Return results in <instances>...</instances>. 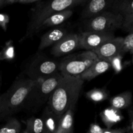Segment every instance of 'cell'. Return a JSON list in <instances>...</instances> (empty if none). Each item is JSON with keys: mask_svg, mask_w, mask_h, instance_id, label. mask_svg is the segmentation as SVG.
<instances>
[{"mask_svg": "<svg viewBox=\"0 0 133 133\" xmlns=\"http://www.w3.org/2000/svg\"><path fill=\"white\" fill-rule=\"evenodd\" d=\"M15 57V49L12 41H9L5 44L0 51V62L3 61H10Z\"/></svg>", "mask_w": 133, "mask_h": 133, "instance_id": "cell-23", "label": "cell"}, {"mask_svg": "<svg viewBox=\"0 0 133 133\" xmlns=\"http://www.w3.org/2000/svg\"><path fill=\"white\" fill-rule=\"evenodd\" d=\"M44 125L41 118L31 117L26 122V129L23 133H43Z\"/></svg>", "mask_w": 133, "mask_h": 133, "instance_id": "cell-20", "label": "cell"}, {"mask_svg": "<svg viewBox=\"0 0 133 133\" xmlns=\"http://www.w3.org/2000/svg\"><path fill=\"white\" fill-rule=\"evenodd\" d=\"M72 14L73 11L72 9H66V10L55 13L44 22L42 28L52 27L60 25L66 19H69L72 15Z\"/></svg>", "mask_w": 133, "mask_h": 133, "instance_id": "cell-17", "label": "cell"}, {"mask_svg": "<svg viewBox=\"0 0 133 133\" xmlns=\"http://www.w3.org/2000/svg\"><path fill=\"white\" fill-rule=\"evenodd\" d=\"M83 84V81L78 76H63L51 95L47 107L60 117L70 109H74Z\"/></svg>", "mask_w": 133, "mask_h": 133, "instance_id": "cell-1", "label": "cell"}, {"mask_svg": "<svg viewBox=\"0 0 133 133\" xmlns=\"http://www.w3.org/2000/svg\"><path fill=\"white\" fill-rule=\"evenodd\" d=\"M108 96L109 94L106 90L100 88H95L86 93V97L87 99L95 102L104 101L108 98Z\"/></svg>", "mask_w": 133, "mask_h": 133, "instance_id": "cell-22", "label": "cell"}, {"mask_svg": "<svg viewBox=\"0 0 133 133\" xmlns=\"http://www.w3.org/2000/svg\"><path fill=\"white\" fill-rule=\"evenodd\" d=\"M10 3V0H0V8Z\"/></svg>", "mask_w": 133, "mask_h": 133, "instance_id": "cell-32", "label": "cell"}, {"mask_svg": "<svg viewBox=\"0 0 133 133\" xmlns=\"http://www.w3.org/2000/svg\"><path fill=\"white\" fill-rule=\"evenodd\" d=\"M69 34V31L64 27H55L44 33L41 36L39 45V51L54 45Z\"/></svg>", "mask_w": 133, "mask_h": 133, "instance_id": "cell-12", "label": "cell"}, {"mask_svg": "<svg viewBox=\"0 0 133 133\" xmlns=\"http://www.w3.org/2000/svg\"><path fill=\"white\" fill-rule=\"evenodd\" d=\"M132 102V94L130 92H123L110 100L111 107L116 110H121L129 107Z\"/></svg>", "mask_w": 133, "mask_h": 133, "instance_id": "cell-15", "label": "cell"}, {"mask_svg": "<svg viewBox=\"0 0 133 133\" xmlns=\"http://www.w3.org/2000/svg\"><path fill=\"white\" fill-rule=\"evenodd\" d=\"M103 129L96 123H93L90 125L87 133H103Z\"/></svg>", "mask_w": 133, "mask_h": 133, "instance_id": "cell-28", "label": "cell"}, {"mask_svg": "<svg viewBox=\"0 0 133 133\" xmlns=\"http://www.w3.org/2000/svg\"><path fill=\"white\" fill-rule=\"evenodd\" d=\"M87 0H53L38 1L31 10V16L27 24L26 34L22 40L31 38L42 29L43 23L55 13L66 9H72L74 6L83 5Z\"/></svg>", "mask_w": 133, "mask_h": 133, "instance_id": "cell-2", "label": "cell"}, {"mask_svg": "<svg viewBox=\"0 0 133 133\" xmlns=\"http://www.w3.org/2000/svg\"><path fill=\"white\" fill-rule=\"evenodd\" d=\"M59 62L41 53H37L25 66L23 74L34 81L46 79L59 72Z\"/></svg>", "mask_w": 133, "mask_h": 133, "instance_id": "cell-5", "label": "cell"}, {"mask_svg": "<svg viewBox=\"0 0 133 133\" xmlns=\"http://www.w3.org/2000/svg\"><path fill=\"white\" fill-rule=\"evenodd\" d=\"M35 82L26 76L20 75L10 88L0 96V122L11 118L22 110L29 92Z\"/></svg>", "mask_w": 133, "mask_h": 133, "instance_id": "cell-3", "label": "cell"}, {"mask_svg": "<svg viewBox=\"0 0 133 133\" xmlns=\"http://www.w3.org/2000/svg\"><path fill=\"white\" fill-rule=\"evenodd\" d=\"M110 11L123 17L133 14V0H113Z\"/></svg>", "mask_w": 133, "mask_h": 133, "instance_id": "cell-16", "label": "cell"}, {"mask_svg": "<svg viewBox=\"0 0 133 133\" xmlns=\"http://www.w3.org/2000/svg\"><path fill=\"white\" fill-rule=\"evenodd\" d=\"M125 32L128 34L123 40V54L131 52L133 51V25L125 30Z\"/></svg>", "mask_w": 133, "mask_h": 133, "instance_id": "cell-24", "label": "cell"}, {"mask_svg": "<svg viewBox=\"0 0 133 133\" xmlns=\"http://www.w3.org/2000/svg\"><path fill=\"white\" fill-rule=\"evenodd\" d=\"M80 35L69 33L60 41L53 45L51 54L56 57L66 55L79 48Z\"/></svg>", "mask_w": 133, "mask_h": 133, "instance_id": "cell-10", "label": "cell"}, {"mask_svg": "<svg viewBox=\"0 0 133 133\" xmlns=\"http://www.w3.org/2000/svg\"><path fill=\"white\" fill-rule=\"evenodd\" d=\"M22 125L15 118H9L0 128V133H20Z\"/></svg>", "mask_w": 133, "mask_h": 133, "instance_id": "cell-21", "label": "cell"}, {"mask_svg": "<svg viewBox=\"0 0 133 133\" xmlns=\"http://www.w3.org/2000/svg\"><path fill=\"white\" fill-rule=\"evenodd\" d=\"M113 0H91L87 1L80 13V18L86 20L110 11Z\"/></svg>", "mask_w": 133, "mask_h": 133, "instance_id": "cell-11", "label": "cell"}, {"mask_svg": "<svg viewBox=\"0 0 133 133\" xmlns=\"http://www.w3.org/2000/svg\"><path fill=\"white\" fill-rule=\"evenodd\" d=\"M98 60L97 56L91 51L71 55L59 62V72L63 76H79Z\"/></svg>", "mask_w": 133, "mask_h": 133, "instance_id": "cell-6", "label": "cell"}, {"mask_svg": "<svg viewBox=\"0 0 133 133\" xmlns=\"http://www.w3.org/2000/svg\"><path fill=\"white\" fill-rule=\"evenodd\" d=\"M39 0H10V3H22V4H28V3H35Z\"/></svg>", "mask_w": 133, "mask_h": 133, "instance_id": "cell-31", "label": "cell"}, {"mask_svg": "<svg viewBox=\"0 0 133 133\" xmlns=\"http://www.w3.org/2000/svg\"><path fill=\"white\" fill-rule=\"evenodd\" d=\"M1 84H2V77H1V74L0 73V90H1Z\"/></svg>", "mask_w": 133, "mask_h": 133, "instance_id": "cell-33", "label": "cell"}, {"mask_svg": "<svg viewBox=\"0 0 133 133\" xmlns=\"http://www.w3.org/2000/svg\"><path fill=\"white\" fill-rule=\"evenodd\" d=\"M124 38L114 37L102 44L100 46L92 51L99 59L109 61L113 57L123 54V45Z\"/></svg>", "mask_w": 133, "mask_h": 133, "instance_id": "cell-9", "label": "cell"}, {"mask_svg": "<svg viewBox=\"0 0 133 133\" xmlns=\"http://www.w3.org/2000/svg\"><path fill=\"white\" fill-rule=\"evenodd\" d=\"M9 22V18L8 15L5 14H0V26L5 31L7 29V25Z\"/></svg>", "mask_w": 133, "mask_h": 133, "instance_id": "cell-29", "label": "cell"}, {"mask_svg": "<svg viewBox=\"0 0 133 133\" xmlns=\"http://www.w3.org/2000/svg\"><path fill=\"white\" fill-rule=\"evenodd\" d=\"M130 53H131V54L132 55V61H133V51H132L130 52Z\"/></svg>", "mask_w": 133, "mask_h": 133, "instance_id": "cell-34", "label": "cell"}, {"mask_svg": "<svg viewBox=\"0 0 133 133\" xmlns=\"http://www.w3.org/2000/svg\"><path fill=\"white\" fill-rule=\"evenodd\" d=\"M74 109H70L61 116L57 133H73Z\"/></svg>", "mask_w": 133, "mask_h": 133, "instance_id": "cell-19", "label": "cell"}, {"mask_svg": "<svg viewBox=\"0 0 133 133\" xmlns=\"http://www.w3.org/2000/svg\"><path fill=\"white\" fill-rule=\"evenodd\" d=\"M113 38H114L113 32L85 31L80 35L79 48L92 51Z\"/></svg>", "mask_w": 133, "mask_h": 133, "instance_id": "cell-8", "label": "cell"}, {"mask_svg": "<svg viewBox=\"0 0 133 133\" xmlns=\"http://www.w3.org/2000/svg\"><path fill=\"white\" fill-rule=\"evenodd\" d=\"M44 125L43 133H57L61 117L55 114L48 107H46L41 115Z\"/></svg>", "mask_w": 133, "mask_h": 133, "instance_id": "cell-14", "label": "cell"}, {"mask_svg": "<svg viewBox=\"0 0 133 133\" xmlns=\"http://www.w3.org/2000/svg\"><path fill=\"white\" fill-rule=\"evenodd\" d=\"M122 55H119L116 57H113L111 59L109 60L110 62L111 67L113 68L116 72L119 73L122 69Z\"/></svg>", "mask_w": 133, "mask_h": 133, "instance_id": "cell-25", "label": "cell"}, {"mask_svg": "<svg viewBox=\"0 0 133 133\" xmlns=\"http://www.w3.org/2000/svg\"><path fill=\"white\" fill-rule=\"evenodd\" d=\"M100 116L107 129H110L113 125L120 122L122 118L119 110L113 109L111 107L102 112Z\"/></svg>", "mask_w": 133, "mask_h": 133, "instance_id": "cell-18", "label": "cell"}, {"mask_svg": "<svg viewBox=\"0 0 133 133\" xmlns=\"http://www.w3.org/2000/svg\"><path fill=\"white\" fill-rule=\"evenodd\" d=\"M62 77L61 73L58 72L46 79L37 81L26 97L22 110L35 112L47 103Z\"/></svg>", "mask_w": 133, "mask_h": 133, "instance_id": "cell-4", "label": "cell"}, {"mask_svg": "<svg viewBox=\"0 0 133 133\" xmlns=\"http://www.w3.org/2000/svg\"><path fill=\"white\" fill-rule=\"evenodd\" d=\"M123 17L111 11H106L98 16L84 20L86 31L113 32L122 28Z\"/></svg>", "mask_w": 133, "mask_h": 133, "instance_id": "cell-7", "label": "cell"}, {"mask_svg": "<svg viewBox=\"0 0 133 133\" xmlns=\"http://www.w3.org/2000/svg\"><path fill=\"white\" fill-rule=\"evenodd\" d=\"M129 123L126 127V133H133V107L129 110Z\"/></svg>", "mask_w": 133, "mask_h": 133, "instance_id": "cell-27", "label": "cell"}, {"mask_svg": "<svg viewBox=\"0 0 133 133\" xmlns=\"http://www.w3.org/2000/svg\"><path fill=\"white\" fill-rule=\"evenodd\" d=\"M132 25H133V14L127 16L126 17H124L122 28L121 29L123 31H125V30L127 29L129 27H130Z\"/></svg>", "mask_w": 133, "mask_h": 133, "instance_id": "cell-26", "label": "cell"}, {"mask_svg": "<svg viewBox=\"0 0 133 133\" xmlns=\"http://www.w3.org/2000/svg\"><path fill=\"white\" fill-rule=\"evenodd\" d=\"M103 133H126V129H105L103 130Z\"/></svg>", "mask_w": 133, "mask_h": 133, "instance_id": "cell-30", "label": "cell"}, {"mask_svg": "<svg viewBox=\"0 0 133 133\" xmlns=\"http://www.w3.org/2000/svg\"><path fill=\"white\" fill-rule=\"evenodd\" d=\"M110 68L111 64L109 61L99 59L78 77L83 81L92 80L96 77L104 74Z\"/></svg>", "mask_w": 133, "mask_h": 133, "instance_id": "cell-13", "label": "cell"}]
</instances>
